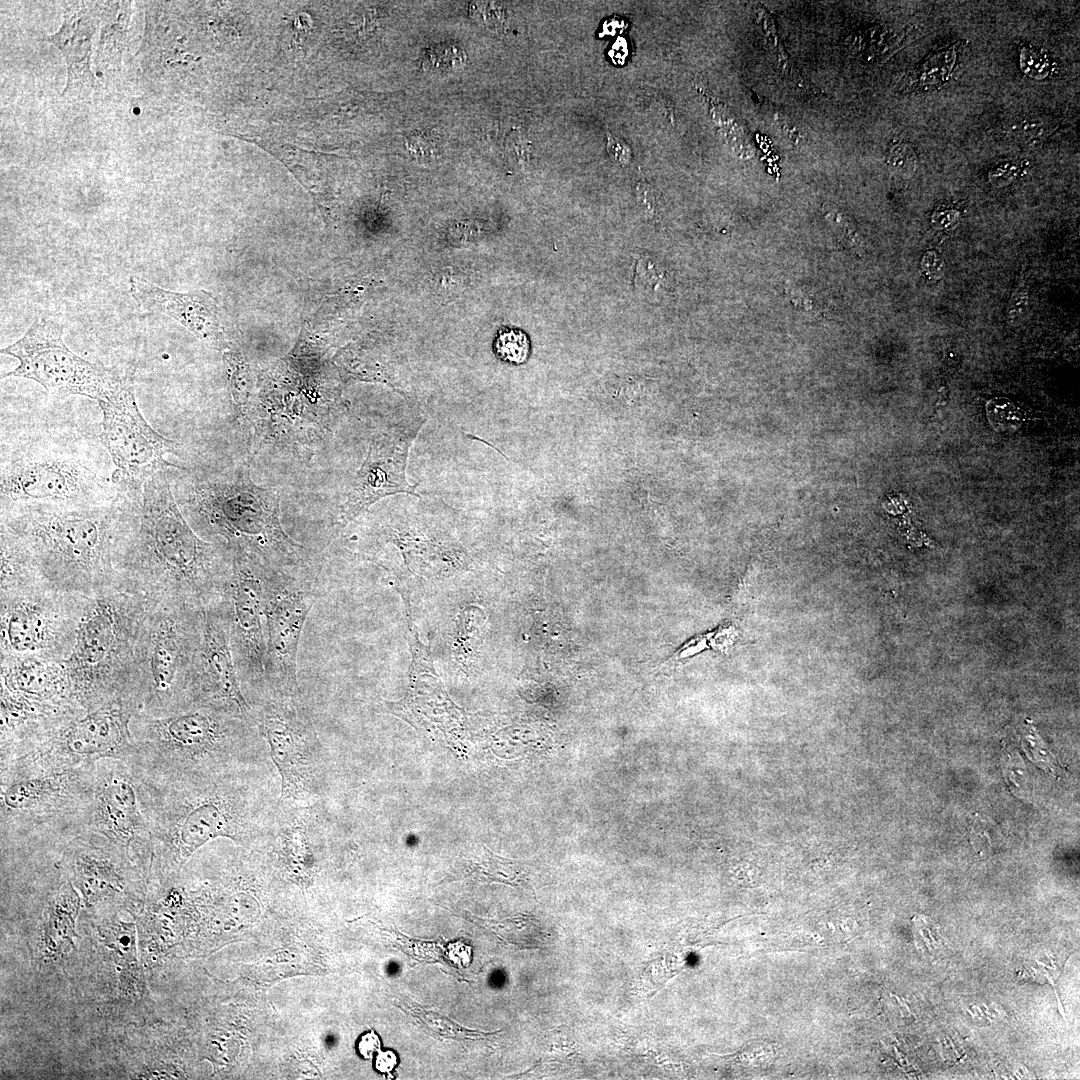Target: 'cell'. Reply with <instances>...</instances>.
Masks as SVG:
<instances>
[{
  "instance_id": "obj_1",
  "label": "cell",
  "mask_w": 1080,
  "mask_h": 1080,
  "mask_svg": "<svg viewBox=\"0 0 1080 1080\" xmlns=\"http://www.w3.org/2000/svg\"><path fill=\"white\" fill-rule=\"evenodd\" d=\"M131 495L92 505L1 504L0 538L42 583L86 598L120 587Z\"/></svg>"
},
{
  "instance_id": "obj_2",
  "label": "cell",
  "mask_w": 1080,
  "mask_h": 1080,
  "mask_svg": "<svg viewBox=\"0 0 1080 1080\" xmlns=\"http://www.w3.org/2000/svg\"><path fill=\"white\" fill-rule=\"evenodd\" d=\"M231 567L230 551L203 539L180 511L166 471L132 494L120 587L154 602L203 609L220 599Z\"/></svg>"
},
{
  "instance_id": "obj_3",
  "label": "cell",
  "mask_w": 1080,
  "mask_h": 1080,
  "mask_svg": "<svg viewBox=\"0 0 1080 1080\" xmlns=\"http://www.w3.org/2000/svg\"><path fill=\"white\" fill-rule=\"evenodd\" d=\"M150 604L122 587L89 599L63 661L79 707L92 709L121 698L137 703L139 644Z\"/></svg>"
},
{
  "instance_id": "obj_4",
  "label": "cell",
  "mask_w": 1080,
  "mask_h": 1080,
  "mask_svg": "<svg viewBox=\"0 0 1080 1080\" xmlns=\"http://www.w3.org/2000/svg\"><path fill=\"white\" fill-rule=\"evenodd\" d=\"M182 505L196 533L230 553L247 554L273 569L309 565L303 545L281 525L278 492L255 485L248 471L232 480L193 483Z\"/></svg>"
},
{
  "instance_id": "obj_5",
  "label": "cell",
  "mask_w": 1080,
  "mask_h": 1080,
  "mask_svg": "<svg viewBox=\"0 0 1080 1080\" xmlns=\"http://www.w3.org/2000/svg\"><path fill=\"white\" fill-rule=\"evenodd\" d=\"M139 711L134 700L121 698L63 714L1 750V781L61 772L105 759L130 766L137 752L130 722Z\"/></svg>"
},
{
  "instance_id": "obj_6",
  "label": "cell",
  "mask_w": 1080,
  "mask_h": 1080,
  "mask_svg": "<svg viewBox=\"0 0 1080 1080\" xmlns=\"http://www.w3.org/2000/svg\"><path fill=\"white\" fill-rule=\"evenodd\" d=\"M203 610L181 602L151 601L135 681L140 711L161 713L189 706Z\"/></svg>"
},
{
  "instance_id": "obj_7",
  "label": "cell",
  "mask_w": 1080,
  "mask_h": 1080,
  "mask_svg": "<svg viewBox=\"0 0 1080 1080\" xmlns=\"http://www.w3.org/2000/svg\"><path fill=\"white\" fill-rule=\"evenodd\" d=\"M119 491L90 457L57 442L25 443L1 460V504L92 505Z\"/></svg>"
},
{
  "instance_id": "obj_8",
  "label": "cell",
  "mask_w": 1080,
  "mask_h": 1080,
  "mask_svg": "<svg viewBox=\"0 0 1080 1080\" xmlns=\"http://www.w3.org/2000/svg\"><path fill=\"white\" fill-rule=\"evenodd\" d=\"M89 599L37 580L0 587V665L63 662Z\"/></svg>"
},
{
  "instance_id": "obj_9",
  "label": "cell",
  "mask_w": 1080,
  "mask_h": 1080,
  "mask_svg": "<svg viewBox=\"0 0 1080 1080\" xmlns=\"http://www.w3.org/2000/svg\"><path fill=\"white\" fill-rule=\"evenodd\" d=\"M95 763L1 781V833L74 838L84 832Z\"/></svg>"
},
{
  "instance_id": "obj_10",
  "label": "cell",
  "mask_w": 1080,
  "mask_h": 1080,
  "mask_svg": "<svg viewBox=\"0 0 1080 1080\" xmlns=\"http://www.w3.org/2000/svg\"><path fill=\"white\" fill-rule=\"evenodd\" d=\"M1 354L19 362L4 378L33 380L60 398L84 396L98 402L113 395L133 375L76 355L63 340L62 325L47 316L38 317L21 338L1 349Z\"/></svg>"
},
{
  "instance_id": "obj_11",
  "label": "cell",
  "mask_w": 1080,
  "mask_h": 1080,
  "mask_svg": "<svg viewBox=\"0 0 1080 1080\" xmlns=\"http://www.w3.org/2000/svg\"><path fill=\"white\" fill-rule=\"evenodd\" d=\"M317 597V576L310 565L293 569L265 567V680L283 695L298 691L299 644Z\"/></svg>"
},
{
  "instance_id": "obj_12",
  "label": "cell",
  "mask_w": 1080,
  "mask_h": 1080,
  "mask_svg": "<svg viewBox=\"0 0 1080 1080\" xmlns=\"http://www.w3.org/2000/svg\"><path fill=\"white\" fill-rule=\"evenodd\" d=\"M98 404L102 411L99 439L116 467L112 477L119 488L141 493L159 471L180 468L165 459L166 454L178 453L180 444L158 433L144 419L136 402L133 376Z\"/></svg>"
},
{
  "instance_id": "obj_13",
  "label": "cell",
  "mask_w": 1080,
  "mask_h": 1080,
  "mask_svg": "<svg viewBox=\"0 0 1080 1080\" xmlns=\"http://www.w3.org/2000/svg\"><path fill=\"white\" fill-rule=\"evenodd\" d=\"M86 909L100 906L134 909L143 906L146 875L106 837L84 831L67 841L58 861Z\"/></svg>"
},
{
  "instance_id": "obj_14",
  "label": "cell",
  "mask_w": 1080,
  "mask_h": 1080,
  "mask_svg": "<svg viewBox=\"0 0 1080 1080\" xmlns=\"http://www.w3.org/2000/svg\"><path fill=\"white\" fill-rule=\"evenodd\" d=\"M85 831L109 839L149 878L150 828L141 807L137 777L123 761L105 759L95 763Z\"/></svg>"
},
{
  "instance_id": "obj_15",
  "label": "cell",
  "mask_w": 1080,
  "mask_h": 1080,
  "mask_svg": "<svg viewBox=\"0 0 1080 1080\" xmlns=\"http://www.w3.org/2000/svg\"><path fill=\"white\" fill-rule=\"evenodd\" d=\"M229 578L217 604L227 626L239 678L265 680V565L242 553H231Z\"/></svg>"
},
{
  "instance_id": "obj_16",
  "label": "cell",
  "mask_w": 1080,
  "mask_h": 1080,
  "mask_svg": "<svg viewBox=\"0 0 1080 1080\" xmlns=\"http://www.w3.org/2000/svg\"><path fill=\"white\" fill-rule=\"evenodd\" d=\"M234 708L240 715L250 706L241 690L230 638L222 612L214 603L203 610L201 639L196 653L189 705Z\"/></svg>"
},
{
  "instance_id": "obj_17",
  "label": "cell",
  "mask_w": 1080,
  "mask_h": 1080,
  "mask_svg": "<svg viewBox=\"0 0 1080 1080\" xmlns=\"http://www.w3.org/2000/svg\"><path fill=\"white\" fill-rule=\"evenodd\" d=\"M410 437L407 433H384L372 440L367 457L350 485L340 507L337 523L347 525L379 499L399 493L414 494L405 478Z\"/></svg>"
},
{
  "instance_id": "obj_18",
  "label": "cell",
  "mask_w": 1080,
  "mask_h": 1080,
  "mask_svg": "<svg viewBox=\"0 0 1080 1080\" xmlns=\"http://www.w3.org/2000/svg\"><path fill=\"white\" fill-rule=\"evenodd\" d=\"M129 291L139 309L148 314H164L199 338L216 347L225 344L219 308L213 295L205 290L175 292L133 275Z\"/></svg>"
},
{
  "instance_id": "obj_19",
  "label": "cell",
  "mask_w": 1080,
  "mask_h": 1080,
  "mask_svg": "<svg viewBox=\"0 0 1080 1080\" xmlns=\"http://www.w3.org/2000/svg\"><path fill=\"white\" fill-rule=\"evenodd\" d=\"M409 647L412 662L409 669V690L404 699L386 702L387 711L403 718L414 726H431L457 718L456 705L449 699L437 675L429 647L424 646L416 631L409 626Z\"/></svg>"
},
{
  "instance_id": "obj_20",
  "label": "cell",
  "mask_w": 1080,
  "mask_h": 1080,
  "mask_svg": "<svg viewBox=\"0 0 1080 1080\" xmlns=\"http://www.w3.org/2000/svg\"><path fill=\"white\" fill-rule=\"evenodd\" d=\"M59 30L43 38L63 54L67 83L62 95L84 96L96 87L91 70L92 40L101 22V2H68Z\"/></svg>"
},
{
  "instance_id": "obj_21",
  "label": "cell",
  "mask_w": 1080,
  "mask_h": 1080,
  "mask_svg": "<svg viewBox=\"0 0 1080 1080\" xmlns=\"http://www.w3.org/2000/svg\"><path fill=\"white\" fill-rule=\"evenodd\" d=\"M82 905L80 894L65 877L43 909L36 941L39 965L58 964L75 949L76 922Z\"/></svg>"
},
{
  "instance_id": "obj_22",
  "label": "cell",
  "mask_w": 1080,
  "mask_h": 1080,
  "mask_svg": "<svg viewBox=\"0 0 1080 1080\" xmlns=\"http://www.w3.org/2000/svg\"><path fill=\"white\" fill-rule=\"evenodd\" d=\"M0 679L1 687L12 693L41 702L78 706L63 662L21 660L3 664Z\"/></svg>"
},
{
  "instance_id": "obj_23",
  "label": "cell",
  "mask_w": 1080,
  "mask_h": 1080,
  "mask_svg": "<svg viewBox=\"0 0 1080 1080\" xmlns=\"http://www.w3.org/2000/svg\"><path fill=\"white\" fill-rule=\"evenodd\" d=\"M131 2H101V37L96 54L98 69L119 67L126 45Z\"/></svg>"
},
{
  "instance_id": "obj_24",
  "label": "cell",
  "mask_w": 1080,
  "mask_h": 1080,
  "mask_svg": "<svg viewBox=\"0 0 1080 1080\" xmlns=\"http://www.w3.org/2000/svg\"><path fill=\"white\" fill-rule=\"evenodd\" d=\"M496 354L512 363L524 362L529 354V341L525 333L517 329L500 331L495 341Z\"/></svg>"
},
{
  "instance_id": "obj_25",
  "label": "cell",
  "mask_w": 1080,
  "mask_h": 1080,
  "mask_svg": "<svg viewBox=\"0 0 1080 1080\" xmlns=\"http://www.w3.org/2000/svg\"><path fill=\"white\" fill-rule=\"evenodd\" d=\"M954 60L955 53L953 49L931 56L922 66L920 77L922 85H936L939 82L946 81L952 70Z\"/></svg>"
},
{
  "instance_id": "obj_26",
  "label": "cell",
  "mask_w": 1080,
  "mask_h": 1080,
  "mask_svg": "<svg viewBox=\"0 0 1080 1080\" xmlns=\"http://www.w3.org/2000/svg\"><path fill=\"white\" fill-rule=\"evenodd\" d=\"M713 119L729 146L738 149L739 152H745L748 149L740 126L729 116L727 111L723 108L714 107Z\"/></svg>"
},
{
  "instance_id": "obj_27",
  "label": "cell",
  "mask_w": 1080,
  "mask_h": 1080,
  "mask_svg": "<svg viewBox=\"0 0 1080 1080\" xmlns=\"http://www.w3.org/2000/svg\"><path fill=\"white\" fill-rule=\"evenodd\" d=\"M888 165L897 173L910 177L917 168V158L912 148L905 143H897L890 147L887 154Z\"/></svg>"
},
{
  "instance_id": "obj_28",
  "label": "cell",
  "mask_w": 1080,
  "mask_h": 1080,
  "mask_svg": "<svg viewBox=\"0 0 1080 1080\" xmlns=\"http://www.w3.org/2000/svg\"><path fill=\"white\" fill-rule=\"evenodd\" d=\"M1029 305V295L1024 284H1018L1009 299L1006 311L1007 322L1010 326H1019L1026 318Z\"/></svg>"
},
{
  "instance_id": "obj_29",
  "label": "cell",
  "mask_w": 1080,
  "mask_h": 1080,
  "mask_svg": "<svg viewBox=\"0 0 1080 1080\" xmlns=\"http://www.w3.org/2000/svg\"><path fill=\"white\" fill-rule=\"evenodd\" d=\"M1015 131L1026 141H1038L1053 131V125L1042 119H1026L1015 127Z\"/></svg>"
},
{
  "instance_id": "obj_30",
  "label": "cell",
  "mask_w": 1080,
  "mask_h": 1080,
  "mask_svg": "<svg viewBox=\"0 0 1080 1080\" xmlns=\"http://www.w3.org/2000/svg\"><path fill=\"white\" fill-rule=\"evenodd\" d=\"M1021 66L1026 74L1035 78H1045L1048 73L1049 63L1045 57L1029 49H1022Z\"/></svg>"
},
{
  "instance_id": "obj_31",
  "label": "cell",
  "mask_w": 1080,
  "mask_h": 1080,
  "mask_svg": "<svg viewBox=\"0 0 1080 1080\" xmlns=\"http://www.w3.org/2000/svg\"><path fill=\"white\" fill-rule=\"evenodd\" d=\"M1018 165L1013 162L996 164L989 173L990 182L997 187L1008 185L1017 175Z\"/></svg>"
},
{
  "instance_id": "obj_32",
  "label": "cell",
  "mask_w": 1080,
  "mask_h": 1080,
  "mask_svg": "<svg viewBox=\"0 0 1080 1080\" xmlns=\"http://www.w3.org/2000/svg\"><path fill=\"white\" fill-rule=\"evenodd\" d=\"M607 152L618 163L627 164L631 160L630 147L620 138L607 133Z\"/></svg>"
},
{
  "instance_id": "obj_33",
  "label": "cell",
  "mask_w": 1080,
  "mask_h": 1080,
  "mask_svg": "<svg viewBox=\"0 0 1080 1080\" xmlns=\"http://www.w3.org/2000/svg\"><path fill=\"white\" fill-rule=\"evenodd\" d=\"M379 1048L380 1041L374 1032L363 1035L358 1044V1050L365 1058H371L374 1052L379 1051Z\"/></svg>"
},
{
  "instance_id": "obj_34",
  "label": "cell",
  "mask_w": 1080,
  "mask_h": 1080,
  "mask_svg": "<svg viewBox=\"0 0 1080 1080\" xmlns=\"http://www.w3.org/2000/svg\"><path fill=\"white\" fill-rule=\"evenodd\" d=\"M933 222L941 229H950L957 225L959 220V213L955 210H945L936 212L933 217Z\"/></svg>"
},
{
  "instance_id": "obj_35",
  "label": "cell",
  "mask_w": 1080,
  "mask_h": 1080,
  "mask_svg": "<svg viewBox=\"0 0 1080 1080\" xmlns=\"http://www.w3.org/2000/svg\"><path fill=\"white\" fill-rule=\"evenodd\" d=\"M397 1064V1057L392 1051H379L376 1057V1069L382 1073H389Z\"/></svg>"
}]
</instances>
